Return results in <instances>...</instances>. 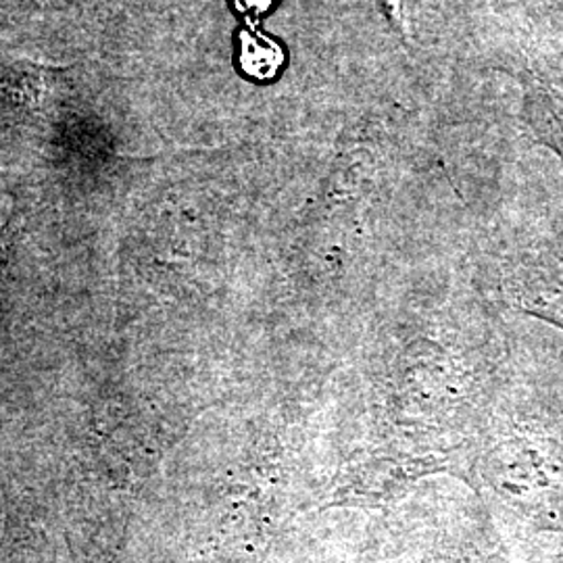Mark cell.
I'll return each mask as SVG.
<instances>
[{"label":"cell","instance_id":"1","mask_svg":"<svg viewBox=\"0 0 563 563\" xmlns=\"http://www.w3.org/2000/svg\"><path fill=\"white\" fill-rule=\"evenodd\" d=\"M470 320L428 313L383 342L369 372V437L330 483V504H386L441 472L474 486L495 411L486 353Z\"/></svg>","mask_w":563,"mask_h":563},{"label":"cell","instance_id":"2","mask_svg":"<svg viewBox=\"0 0 563 563\" xmlns=\"http://www.w3.org/2000/svg\"><path fill=\"white\" fill-rule=\"evenodd\" d=\"M505 301L563 330V260L528 263L505 280Z\"/></svg>","mask_w":563,"mask_h":563},{"label":"cell","instance_id":"3","mask_svg":"<svg viewBox=\"0 0 563 563\" xmlns=\"http://www.w3.org/2000/svg\"><path fill=\"white\" fill-rule=\"evenodd\" d=\"M526 520L532 523L537 530H549V532H563V486L553 493L549 499L537 509H532Z\"/></svg>","mask_w":563,"mask_h":563},{"label":"cell","instance_id":"4","mask_svg":"<svg viewBox=\"0 0 563 563\" xmlns=\"http://www.w3.org/2000/svg\"><path fill=\"white\" fill-rule=\"evenodd\" d=\"M9 242H11V228H4V230L0 232V263H2L4 255H7Z\"/></svg>","mask_w":563,"mask_h":563}]
</instances>
